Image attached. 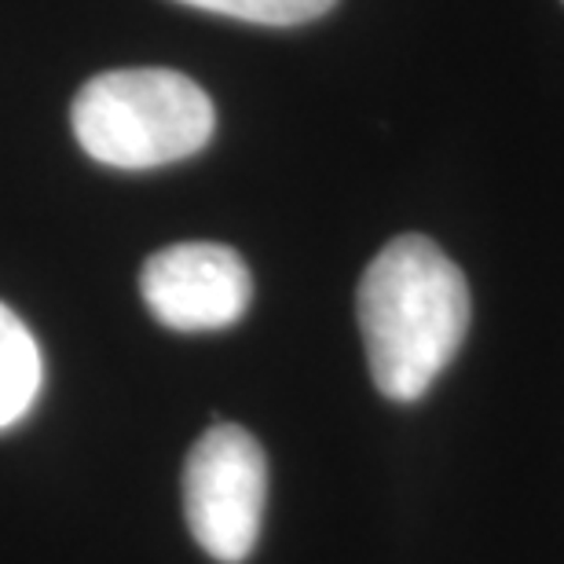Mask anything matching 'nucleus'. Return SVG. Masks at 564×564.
Listing matches in <instances>:
<instances>
[{"instance_id": "f257e3e1", "label": "nucleus", "mask_w": 564, "mask_h": 564, "mask_svg": "<svg viewBox=\"0 0 564 564\" xmlns=\"http://www.w3.org/2000/svg\"><path fill=\"white\" fill-rule=\"evenodd\" d=\"M356 312L378 392L414 403L458 356L473 308L458 264L425 235H400L367 264Z\"/></svg>"}, {"instance_id": "f03ea898", "label": "nucleus", "mask_w": 564, "mask_h": 564, "mask_svg": "<svg viewBox=\"0 0 564 564\" xmlns=\"http://www.w3.org/2000/svg\"><path fill=\"white\" fill-rule=\"evenodd\" d=\"M74 137L110 169H158L198 154L217 115L191 77L162 66L93 77L74 99Z\"/></svg>"}, {"instance_id": "7ed1b4c3", "label": "nucleus", "mask_w": 564, "mask_h": 564, "mask_svg": "<svg viewBox=\"0 0 564 564\" xmlns=\"http://www.w3.org/2000/svg\"><path fill=\"white\" fill-rule=\"evenodd\" d=\"M268 502V458L242 425H213L184 466V513L209 557L239 564L253 554Z\"/></svg>"}, {"instance_id": "20e7f679", "label": "nucleus", "mask_w": 564, "mask_h": 564, "mask_svg": "<svg viewBox=\"0 0 564 564\" xmlns=\"http://www.w3.org/2000/svg\"><path fill=\"white\" fill-rule=\"evenodd\" d=\"M140 293L162 326L198 334L239 323L253 301V279L231 246L180 242L143 264Z\"/></svg>"}, {"instance_id": "39448f33", "label": "nucleus", "mask_w": 564, "mask_h": 564, "mask_svg": "<svg viewBox=\"0 0 564 564\" xmlns=\"http://www.w3.org/2000/svg\"><path fill=\"white\" fill-rule=\"evenodd\" d=\"M41 348L8 304H0V429L19 425L41 392Z\"/></svg>"}, {"instance_id": "423d86ee", "label": "nucleus", "mask_w": 564, "mask_h": 564, "mask_svg": "<svg viewBox=\"0 0 564 564\" xmlns=\"http://www.w3.org/2000/svg\"><path fill=\"white\" fill-rule=\"evenodd\" d=\"M180 4L257 22V26H301L326 15L337 0H180Z\"/></svg>"}]
</instances>
